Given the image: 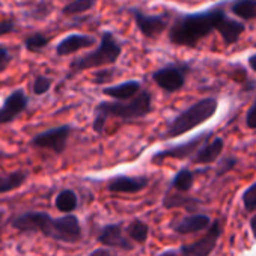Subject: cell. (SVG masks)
<instances>
[{
    "label": "cell",
    "mask_w": 256,
    "mask_h": 256,
    "mask_svg": "<svg viewBox=\"0 0 256 256\" xmlns=\"http://www.w3.org/2000/svg\"><path fill=\"white\" fill-rule=\"evenodd\" d=\"M128 12L133 16L139 32L148 40H154V38L160 36L169 26L168 17L162 16V14L151 16V14L142 12L139 8H128Z\"/></svg>",
    "instance_id": "cell-7"
},
{
    "label": "cell",
    "mask_w": 256,
    "mask_h": 256,
    "mask_svg": "<svg viewBox=\"0 0 256 256\" xmlns=\"http://www.w3.org/2000/svg\"><path fill=\"white\" fill-rule=\"evenodd\" d=\"M152 80L166 92H176L186 83V68L182 65H168L152 74Z\"/></svg>",
    "instance_id": "cell-8"
},
{
    "label": "cell",
    "mask_w": 256,
    "mask_h": 256,
    "mask_svg": "<svg viewBox=\"0 0 256 256\" xmlns=\"http://www.w3.org/2000/svg\"><path fill=\"white\" fill-rule=\"evenodd\" d=\"M98 241L102 242L104 246L118 247V248H124V250L133 248V244L124 236L122 226L119 223L118 224H108V226L102 228V230L98 235Z\"/></svg>",
    "instance_id": "cell-15"
},
{
    "label": "cell",
    "mask_w": 256,
    "mask_h": 256,
    "mask_svg": "<svg viewBox=\"0 0 256 256\" xmlns=\"http://www.w3.org/2000/svg\"><path fill=\"white\" fill-rule=\"evenodd\" d=\"M102 94L110 98H116L118 101H128L140 94V83L138 80H130L116 86L104 88Z\"/></svg>",
    "instance_id": "cell-16"
},
{
    "label": "cell",
    "mask_w": 256,
    "mask_h": 256,
    "mask_svg": "<svg viewBox=\"0 0 256 256\" xmlns=\"http://www.w3.org/2000/svg\"><path fill=\"white\" fill-rule=\"evenodd\" d=\"M50 44V36L44 35L42 32H35L32 35H29L26 40H24V47L28 52H32V53H40L42 52L47 46Z\"/></svg>",
    "instance_id": "cell-23"
},
{
    "label": "cell",
    "mask_w": 256,
    "mask_h": 256,
    "mask_svg": "<svg viewBox=\"0 0 256 256\" xmlns=\"http://www.w3.org/2000/svg\"><path fill=\"white\" fill-rule=\"evenodd\" d=\"M146 176H118L108 182V190L113 193H139L148 186Z\"/></svg>",
    "instance_id": "cell-14"
},
{
    "label": "cell",
    "mask_w": 256,
    "mask_h": 256,
    "mask_svg": "<svg viewBox=\"0 0 256 256\" xmlns=\"http://www.w3.org/2000/svg\"><path fill=\"white\" fill-rule=\"evenodd\" d=\"M211 136V133H202L199 134L198 138L192 139L190 142H186L182 145H176L170 150H164L158 154L154 156L152 162L157 163V162H162L164 158H176V160H181V158H187L190 156L194 154V151L199 150V145H202V142H206V139Z\"/></svg>",
    "instance_id": "cell-11"
},
{
    "label": "cell",
    "mask_w": 256,
    "mask_h": 256,
    "mask_svg": "<svg viewBox=\"0 0 256 256\" xmlns=\"http://www.w3.org/2000/svg\"><path fill=\"white\" fill-rule=\"evenodd\" d=\"M246 122H247V126H248V128H256V101H254V104L247 110Z\"/></svg>",
    "instance_id": "cell-31"
},
{
    "label": "cell",
    "mask_w": 256,
    "mask_h": 256,
    "mask_svg": "<svg viewBox=\"0 0 256 256\" xmlns=\"http://www.w3.org/2000/svg\"><path fill=\"white\" fill-rule=\"evenodd\" d=\"M193 174L188 169H182L174 178V187L180 192H188L193 187Z\"/></svg>",
    "instance_id": "cell-25"
},
{
    "label": "cell",
    "mask_w": 256,
    "mask_h": 256,
    "mask_svg": "<svg viewBox=\"0 0 256 256\" xmlns=\"http://www.w3.org/2000/svg\"><path fill=\"white\" fill-rule=\"evenodd\" d=\"M187 2H190V0H187Z\"/></svg>",
    "instance_id": "cell-40"
},
{
    "label": "cell",
    "mask_w": 256,
    "mask_h": 256,
    "mask_svg": "<svg viewBox=\"0 0 256 256\" xmlns=\"http://www.w3.org/2000/svg\"><path fill=\"white\" fill-rule=\"evenodd\" d=\"M235 163H236V162H235V158H226V160L223 162V168H220L218 174H223V172H228V170H230V168H232Z\"/></svg>",
    "instance_id": "cell-33"
},
{
    "label": "cell",
    "mask_w": 256,
    "mask_h": 256,
    "mask_svg": "<svg viewBox=\"0 0 256 256\" xmlns=\"http://www.w3.org/2000/svg\"><path fill=\"white\" fill-rule=\"evenodd\" d=\"M11 226L18 232H24V234L40 232L44 236L58 240V218L52 217L47 212H41V211L23 212L11 220Z\"/></svg>",
    "instance_id": "cell-5"
},
{
    "label": "cell",
    "mask_w": 256,
    "mask_h": 256,
    "mask_svg": "<svg viewBox=\"0 0 256 256\" xmlns=\"http://www.w3.org/2000/svg\"><path fill=\"white\" fill-rule=\"evenodd\" d=\"M12 60V56L10 53V50L4 46H0V68H5L10 65V62Z\"/></svg>",
    "instance_id": "cell-29"
},
{
    "label": "cell",
    "mask_w": 256,
    "mask_h": 256,
    "mask_svg": "<svg viewBox=\"0 0 256 256\" xmlns=\"http://www.w3.org/2000/svg\"><path fill=\"white\" fill-rule=\"evenodd\" d=\"M72 128L70 125H60L56 128H50L47 132H42L32 138L30 145L35 148H42V150H50L54 154H62L66 148L70 134Z\"/></svg>",
    "instance_id": "cell-6"
},
{
    "label": "cell",
    "mask_w": 256,
    "mask_h": 256,
    "mask_svg": "<svg viewBox=\"0 0 256 256\" xmlns=\"http://www.w3.org/2000/svg\"><path fill=\"white\" fill-rule=\"evenodd\" d=\"M150 229L142 220H134L130 226H128V235H130L138 242H145L148 238Z\"/></svg>",
    "instance_id": "cell-24"
},
{
    "label": "cell",
    "mask_w": 256,
    "mask_h": 256,
    "mask_svg": "<svg viewBox=\"0 0 256 256\" xmlns=\"http://www.w3.org/2000/svg\"><path fill=\"white\" fill-rule=\"evenodd\" d=\"M250 228H252V234H253V236L256 238V216L250 220Z\"/></svg>",
    "instance_id": "cell-36"
},
{
    "label": "cell",
    "mask_w": 256,
    "mask_h": 256,
    "mask_svg": "<svg viewBox=\"0 0 256 256\" xmlns=\"http://www.w3.org/2000/svg\"><path fill=\"white\" fill-rule=\"evenodd\" d=\"M2 71H5V68H0V72H2Z\"/></svg>",
    "instance_id": "cell-39"
},
{
    "label": "cell",
    "mask_w": 256,
    "mask_h": 256,
    "mask_svg": "<svg viewBox=\"0 0 256 256\" xmlns=\"http://www.w3.org/2000/svg\"><path fill=\"white\" fill-rule=\"evenodd\" d=\"M52 78L50 77H46V76H36L35 77V80H34V83H32V92L35 94V95H44V94H47L48 90H50V88H52Z\"/></svg>",
    "instance_id": "cell-26"
},
{
    "label": "cell",
    "mask_w": 256,
    "mask_h": 256,
    "mask_svg": "<svg viewBox=\"0 0 256 256\" xmlns=\"http://www.w3.org/2000/svg\"><path fill=\"white\" fill-rule=\"evenodd\" d=\"M0 222H2V211H0Z\"/></svg>",
    "instance_id": "cell-38"
},
{
    "label": "cell",
    "mask_w": 256,
    "mask_h": 256,
    "mask_svg": "<svg viewBox=\"0 0 256 256\" xmlns=\"http://www.w3.org/2000/svg\"><path fill=\"white\" fill-rule=\"evenodd\" d=\"M218 236H220V223H218V220H216L211 223L205 236H202L196 242L182 246L181 253H182V256H208L214 250Z\"/></svg>",
    "instance_id": "cell-10"
},
{
    "label": "cell",
    "mask_w": 256,
    "mask_h": 256,
    "mask_svg": "<svg viewBox=\"0 0 256 256\" xmlns=\"http://www.w3.org/2000/svg\"><path fill=\"white\" fill-rule=\"evenodd\" d=\"M77 204H78V199L72 190H62L54 199L56 208L62 212H66V214L74 211L77 208Z\"/></svg>",
    "instance_id": "cell-21"
},
{
    "label": "cell",
    "mask_w": 256,
    "mask_h": 256,
    "mask_svg": "<svg viewBox=\"0 0 256 256\" xmlns=\"http://www.w3.org/2000/svg\"><path fill=\"white\" fill-rule=\"evenodd\" d=\"M242 204L246 206L247 211H253L256 208V182L253 186H250L244 194H242Z\"/></svg>",
    "instance_id": "cell-27"
},
{
    "label": "cell",
    "mask_w": 256,
    "mask_h": 256,
    "mask_svg": "<svg viewBox=\"0 0 256 256\" xmlns=\"http://www.w3.org/2000/svg\"><path fill=\"white\" fill-rule=\"evenodd\" d=\"M223 146H224L223 139L217 138V139H214L212 142L205 144V145L198 151V154L194 156L193 162H194L196 164H210V163H214V162L218 158V156L222 154Z\"/></svg>",
    "instance_id": "cell-18"
},
{
    "label": "cell",
    "mask_w": 256,
    "mask_h": 256,
    "mask_svg": "<svg viewBox=\"0 0 256 256\" xmlns=\"http://www.w3.org/2000/svg\"><path fill=\"white\" fill-rule=\"evenodd\" d=\"M112 77H113V72L112 71H98L96 76H95V78H94V82L95 83H104V82L112 80Z\"/></svg>",
    "instance_id": "cell-32"
},
{
    "label": "cell",
    "mask_w": 256,
    "mask_h": 256,
    "mask_svg": "<svg viewBox=\"0 0 256 256\" xmlns=\"http://www.w3.org/2000/svg\"><path fill=\"white\" fill-rule=\"evenodd\" d=\"M208 226H211V220H210L208 216H204V214L184 217L180 222L172 224L174 230L178 232V234H192V232L206 229Z\"/></svg>",
    "instance_id": "cell-17"
},
{
    "label": "cell",
    "mask_w": 256,
    "mask_h": 256,
    "mask_svg": "<svg viewBox=\"0 0 256 256\" xmlns=\"http://www.w3.org/2000/svg\"><path fill=\"white\" fill-rule=\"evenodd\" d=\"M89 256H114V254L110 250H107V248H96Z\"/></svg>",
    "instance_id": "cell-34"
},
{
    "label": "cell",
    "mask_w": 256,
    "mask_h": 256,
    "mask_svg": "<svg viewBox=\"0 0 256 256\" xmlns=\"http://www.w3.org/2000/svg\"><path fill=\"white\" fill-rule=\"evenodd\" d=\"M29 178V172L24 169H17L11 174L0 176V194L12 192L18 187H22Z\"/></svg>",
    "instance_id": "cell-19"
},
{
    "label": "cell",
    "mask_w": 256,
    "mask_h": 256,
    "mask_svg": "<svg viewBox=\"0 0 256 256\" xmlns=\"http://www.w3.org/2000/svg\"><path fill=\"white\" fill-rule=\"evenodd\" d=\"M120 53H122L120 42L114 38V35L110 30H106L101 35L100 46L94 52H89L84 56H80L71 62L68 77H72L86 70L100 68L104 65H113L119 59Z\"/></svg>",
    "instance_id": "cell-3"
},
{
    "label": "cell",
    "mask_w": 256,
    "mask_h": 256,
    "mask_svg": "<svg viewBox=\"0 0 256 256\" xmlns=\"http://www.w3.org/2000/svg\"><path fill=\"white\" fill-rule=\"evenodd\" d=\"M217 110V100L216 98H204L193 106H190L186 112L178 114L168 130L163 133L162 139H172L186 134L187 132L193 130L194 126L208 120Z\"/></svg>",
    "instance_id": "cell-4"
},
{
    "label": "cell",
    "mask_w": 256,
    "mask_h": 256,
    "mask_svg": "<svg viewBox=\"0 0 256 256\" xmlns=\"http://www.w3.org/2000/svg\"><path fill=\"white\" fill-rule=\"evenodd\" d=\"M28 104L29 98L23 89H16L11 92L0 107V124H11L16 120L26 110Z\"/></svg>",
    "instance_id": "cell-9"
},
{
    "label": "cell",
    "mask_w": 256,
    "mask_h": 256,
    "mask_svg": "<svg viewBox=\"0 0 256 256\" xmlns=\"http://www.w3.org/2000/svg\"><path fill=\"white\" fill-rule=\"evenodd\" d=\"M247 62H248V66L256 72V53L254 54H250L248 59H247Z\"/></svg>",
    "instance_id": "cell-35"
},
{
    "label": "cell",
    "mask_w": 256,
    "mask_h": 256,
    "mask_svg": "<svg viewBox=\"0 0 256 256\" xmlns=\"http://www.w3.org/2000/svg\"><path fill=\"white\" fill-rule=\"evenodd\" d=\"M152 110V98L148 90H140V94L128 101H102L95 108L94 130L102 133L104 125L108 118L119 119H140L145 118Z\"/></svg>",
    "instance_id": "cell-2"
},
{
    "label": "cell",
    "mask_w": 256,
    "mask_h": 256,
    "mask_svg": "<svg viewBox=\"0 0 256 256\" xmlns=\"http://www.w3.org/2000/svg\"><path fill=\"white\" fill-rule=\"evenodd\" d=\"M82 238V226L76 216L66 214L58 217V240L62 242H77Z\"/></svg>",
    "instance_id": "cell-13"
},
{
    "label": "cell",
    "mask_w": 256,
    "mask_h": 256,
    "mask_svg": "<svg viewBox=\"0 0 256 256\" xmlns=\"http://www.w3.org/2000/svg\"><path fill=\"white\" fill-rule=\"evenodd\" d=\"M229 10L234 16L244 22L256 20V0H232Z\"/></svg>",
    "instance_id": "cell-20"
},
{
    "label": "cell",
    "mask_w": 256,
    "mask_h": 256,
    "mask_svg": "<svg viewBox=\"0 0 256 256\" xmlns=\"http://www.w3.org/2000/svg\"><path fill=\"white\" fill-rule=\"evenodd\" d=\"M96 44V38L84 34H71L59 41L56 46V54L58 56H70L72 53H77L83 48H89Z\"/></svg>",
    "instance_id": "cell-12"
},
{
    "label": "cell",
    "mask_w": 256,
    "mask_h": 256,
    "mask_svg": "<svg viewBox=\"0 0 256 256\" xmlns=\"http://www.w3.org/2000/svg\"><path fill=\"white\" fill-rule=\"evenodd\" d=\"M14 30H16L14 20H4V22H0V36L8 35V34H11Z\"/></svg>",
    "instance_id": "cell-30"
},
{
    "label": "cell",
    "mask_w": 256,
    "mask_h": 256,
    "mask_svg": "<svg viewBox=\"0 0 256 256\" xmlns=\"http://www.w3.org/2000/svg\"><path fill=\"white\" fill-rule=\"evenodd\" d=\"M226 2L214 5L211 10L193 14H180L169 29V41L178 47L196 48L202 40L220 30L223 22L228 18L224 11Z\"/></svg>",
    "instance_id": "cell-1"
},
{
    "label": "cell",
    "mask_w": 256,
    "mask_h": 256,
    "mask_svg": "<svg viewBox=\"0 0 256 256\" xmlns=\"http://www.w3.org/2000/svg\"><path fill=\"white\" fill-rule=\"evenodd\" d=\"M98 0H71L70 4H66L62 8V14L66 17H72V16H78V14H84L88 11H90Z\"/></svg>",
    "instance_id": "cell-22"
},
{
    "label": "cell",
    "mask_w": 256,
    "mask_h": 256,
    "mask_svg": "<svg viewBox=\"0 0 256 256\" xmlns=\"http://www.w3.org/2000/svg\"><path fill=\"white\" fill-rule=\"evenodd\" d=\"M46 4H41V5H38L36 8H34L32 10V12H30V16L32 17H35V18H38V20H44L50 12H52V6H48V8H46V10H42V6H44Z\"/></svg>",
    "instance_id": "cell-28"
},
{
    "label": "cell",
    "mask_w": 256,
    "mask_h": 256,
    "mask_svg": "<svg viewBox=\"0 0 256 256\" xmlns=\"http://www.w3.org/2000/svg\"><path fill=\"white\" fill-rule=\"evenodd\" d=\"M160 256H178L175 252H164L163 254H160Z\"/></svg>",
    "instance_id": "cell-37"
}]
</instances>
